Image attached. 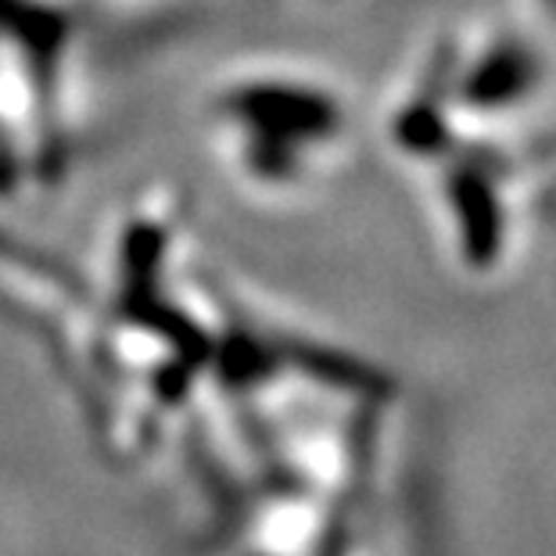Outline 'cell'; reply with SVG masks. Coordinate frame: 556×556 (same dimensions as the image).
I'll return each mask as SVG.
<instances>
[{"mask_svg": "<svg viewBox=\"0 0 556 556\" xmlns=\"http://www.w3.org/2000/svg\"><path fill=\"white\" fill-rule=\"evenodd\" d=\"M338 129V112L309 87L241 73L205 98V134L216 162L252 191L288 187L302 173L299 151Z\"/></svg>", "mask_w": 556, "mask_h": 556, "instance_id": "obj_2", "label": "cell"}, {"mask_svg": "<svg viewBox=\"0 0 556 556\" xmlns=\"http://www.w3.org/2000/svg\"><path fill=\"white\" fill-rule=\"evenodd\" d=\"M79 0H0V162L51 187L73 159Z\"/></svg>", "mask_w": 556, "mask_h": 556, "instance_id": "obj_1", "label": "cell"}]
</instances>
